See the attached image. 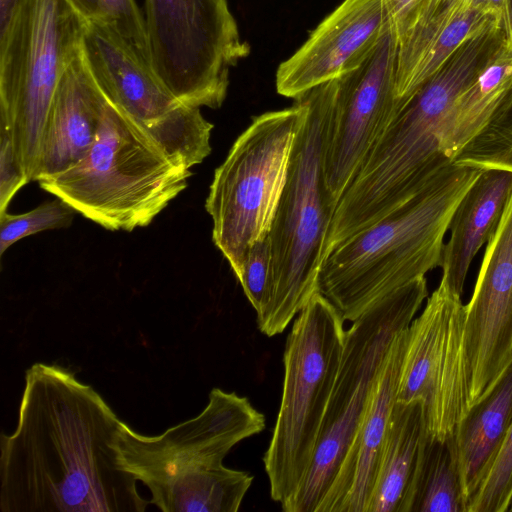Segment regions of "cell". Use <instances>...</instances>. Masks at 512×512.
<instances>
[{"label":"cell","instance_id":"cell-8","mask_svg":"<svg viewBox=\"0 0 512 512\" xmlns=\"http://www.w3.org/2000/svg\"><path fill=\"white\" fill-rule=\"evenodd\" d=\"M427 296L422 276L377 301L346 330L311 468L298 492L281 505L283 511L318 512L354 442L394 339Z\"/></svg>","mask_w":512,"mask_h":512},{"label":"cell","instance_id":"cell-11","mask_svg":"<svg viewBox=\"0 0 512 512\" xmlns=\"http://www.w3.org/2000/svg\"><path fill=\"white\" fill-rule=\"evenodd\" d=\"M149 63L183 104L217 109L250 53L227 0H145Z\"/></svg>","mask_w":512,"mask_h":512},{"label":"cell","instance_id":"cell-29","mask_svg":"<svg viewBox=\"0 0 512 512\" xmlns=\"http://www.w3.org/2000/svg\"><path fill=\"white\" fill-rule=\"evenodd\" d=\"M99 18L113 24L149 62L144 15L135 0H100Z\"/></svg>","mask_w":512,"mask_h":512},{"label":"cell","instance_id":"cell-34","mask_svg":"<svg viewBox=\"0 0 512 512\" xmlns=\"http://www.w3.org/2000/svg\"><path fill=\"white\" fill-rule=\"evenodd\" d=\"M87 19L100 17V0H70Z\"/></svg>","mask_w":512,"mask_h":512},{"label":"cell","instance_id":"cell-5","mask_svg":"<svg viewBox=\"0 0 512 512\" xmlns=\"http://www.w3.org/2000/svg\"><path fill=\"white\" fill-rule=\"evenodd\" d=\"M337 92L338 78L300 96L307 114L267 235L271 252L269 296L264 311L257 316V326L268 337L282 333L318 292L319 272L337 207L323 173Z\"/></svg>","mask_w":512,"mask_h":512},{"label":"cell","instance_id":"cell-6","mask_svg":"<svg viewBox=\"0 0 512 512\" xmlns=\"http://www.w3.org/2000/svg\"><path fill=\"white\" fill-rule=\"evenodd\" d=\"M192 176L131 117L108 101L94 143L40 187L108 230L148 226Z\"/></svg>","mask_w":512,"mask_h":512},{"label":"cell","instance_id":"cell-2","mask_svg":"<svg viewBox=\"0 0 512 512\" xmlns=\"http://www.w3.org/2000/svg\"><path fill=\"white\" fill-rule=\"evenodd\" d=\"M504 39L492 23L471 34L402 106L339 200L326 256L415 196L453 162L441 149L445 119Z\"/></svg>","mask_w":512,"mask_h":512},{"label":"cell","instance_id":"cell-12","mask_svg":"<svg viewBox=\"0 0 512 512\" xmlns=\"http://www.w3.org/2000/svg\"><path fill=\"white\" fill-rule=\"evenodd\" d=\"M81 50L108 101L140 125L174 160L192 168L211 153L213 124L180 102L139 49L102 18L88 19Z\"/></svg>","mask_w":512,"mask_h":512},{"label":"cell","instance_id":"cell-14","mask_svg":"<svg viewBox=\"0 0 512 512\" xmlns=\"http://www.w3.org/2000/svg\"><path fill=\"white\" fill-rule=\"evenodd\" d=\"M398 46L392 24L368 56L338 78L323 159L325 184L336 205L402 108L396 92Z\"/></svg>","mask_w":512,"mask_h":512},{"label":"cell","instance_id":"cell-16","mask_svg":"<svg viewBox=\"0 0 512 512\" xmlns=\"http://www.w3.org/2000/svg\"><path fill=\"white\" fill-rule=\"evenodd\" d=\"M385 0H344L276 71V90L296 99L357 67L392 25Z\"/></svg>","mask_w":512,"mask_h":512},{"label":"cell","instance_id":"cell-27","mask_svg":"<svg viewBox=\"0 0 512 512\" xmlns=\"http://www.w3.org/2000/svg\"><path fill=\"white\" fill-rule=\"evenodd\" d=\"M512 493V423L467 512H506Z\"/></svg>","mask_w":512,"mask_h":512},{"label":"cell","instance_id":"cell-10","mask_svg":"<svg viewBox=\"0 0 512 512\" xmlns=\"http://www.w3.org/2000/svg\"><path fill=\"white\" fill-rule=\"evenodd\" d=\"M87 20L70 0H21L13 26L0 36V121L29 181L54 94L81 50Z\"/></svg>","mask_w":512,"mask_h":512},{"label":"cell","instance_id":"cell-4","mask_svg":"<svg viewBox=\"0 0 512 512\" xmlns=\"http://www.w3.org/2000/svg\"><path fill=\"white\" fill-rule=\"evenodd\" d=\"M481 172L451 162L419 193L327 255L318 292L344 321L441 266L452 216Z\"/></svg>","mask_w":512,"mask_h":512},{"label":"cell","instance_id":"cell-3","mask_svg":"<svg viewBox=\"0 0 512 512\" xmlns=\"http://www.w3.org/2000/svg\"><path fill=\"white\" fill-rule=\"evenodd\" d=\"M264 428L265 416L247 397L213 388L200 414L160 435H142L122 422L121 462L163 512H236L253 477L223 460Z\"/></svg>","mask_w":512,"mask_h":512},{"label":"cell","instance_id":"cell-1","mask_svg":"<svg viewBox=\"0 0 512 512\" xmlns=\"http://www.w3.org/2000/svg\"><path fill=\"white\" fill-rule=\"evenodd\" d=\"M122 420L58 364L25 373L18 422L0 439L2 512H143L150 502L121 462Z\"/></svg>","mask_w":512,"mask_h":512},{"label":"cell","instance_id":"cell-21","mask_svg":"<svg viewBox=\"0 0 512 512\" xmlns=\"http://www.w3.org/2000/svg\"><path fill=\"white\" fill-rule=\"evenodd\" d=\"M495 20L462 0L399 41L396 92L402 106L473 33Z\"/></svg>","mask_w":512,"mask_h":512},{"label":"cell","instance_id":"cell-20","mask_svg":"<svg viewBox=\"0 0 512 512\" xmlns=\"http://www.w3.org/2000/svg\"><path fill=\"white\" fill-rule=\"evenodd\" d=\"M512 423V359L459 421L454 434L466 505L486 478Z\"/></svg>","mask_w":512,"mask_h":512},{"label":"cell","instance_id":"cell-36","mask_svg":"<svg viewBox=\"0 0 512 512\" xmlns=\"http://www.w3.org/2000/svg\"><path fill=\"white\" fill-rule=\"evenodd\" d=\"M512 33V0H511V11H510V32Z\"/></svg>","mask_w":512,"mask_h":512},{"label":"cell","instance_id":"cell-25","mask_svg":"<svg viewBox=\"0 0 512 512\" xmlns=\"http://www.w3.org/2000/svg\"><path fill=\"white\" fill-rule=\"evenodd\" d=\"M458 165L512 172V95L487 126L453 159Z\"/></svg>","mask_w":512,"mask_h":512},{"label":"cell","instance_id":"cell-23","mask_svg":"<svg viewBox=\"0 0 512 512\" xmlns=\"http://www.w3.org/2000/svg\"><path fill=\"white\" fill-rule=\"evenodd\" d=\"M424 430L420 401L393 405L368 512H400Z\"/></svg>","mask_w":512,"mask_h":512},{"label":"cell","instance_id":"cell-13","mask_svg":"<svg viewBox=\"0 0 512 512\" xmlns=\"http://www.w3.org/2000/svg\"><path fill=\"white\" fill-rule=\"evenodd\" d=\"M466 306L440 281L408 327L396 401H420L424 428L445 439L471 406V372L465 346Z\"/></svg>","mask_w":512,"mask_h":512},{"label":"cell","instance_id":"cell-35","mask_svg":"<svg viewBox=\"0 0 512 512\" xmlns=\"http://www.w3.org/2000/svg\"><path fill=\"white\" fill-rule=\"evenodd\" d=\"M506 512H512V493H511L509 501H508Z\"/></svg>","mask_w":512,"mask_h":512},{"label":"cell","instance_id":"cell-19","mask_svg":"<svg viewBox=\"0 0 512 512\" xmlns=\"http://www.w3.org/2000/svg\"><path fill=\"white\" fill-rule=\"evenodd\" d=\"M512 195V172L482 169L460 200L449 224L450 237L442 253V278L461 296L470 265L499 226Z\"/></svg>","mask_w":512,"mask_h":512},{"label":"cell","instance_id":"cell-33","mask_svg":"<svg viewBox=\"0 0 512 512\" xmlns=\"http://www.w3.org/2000/svg\"><path fill=\"white\" fill-rule=\"evenodd\" d=\"M460 1L462 0H421L416 21L412 29L430 22L434 18L451 9Z\"/></svg>","mask_w":512,"mask_h":512},{"label":"cell","instance_id":"cell-15","mask_svg":"<svg viewBox=\"0 0 512 512\" xmlns=\"http://www.w3.org/2000/svg\"><path fill=\"white\" fill-rule=\"evenodd\" d=\"M465 306L472 404L512 359V195L487 242L473 295Z\"/></svg>","mask_w":512,"mask_h":512},{"label":"cell","instance_id":"cell-24","mask_svg":"<svg viewBox=\"0 0 512 512\" xmlns=\"http://www.w3.org/2000/svg\"><path fill=\"white\" fill-rule=\"evenodd\" d=\"M400 512H467L453 435L440 439L424 428Z\"/></svg>","mask_w":512,"mask_h":512},{"label":"cell","instance_id":"cell-18","mask_svg":"<svg viewBox=\"0 0 512 512\" xmlns=\"http://www.w3.org/2000/svg\"><path fill=\"white\" fill-rule=\"evenodd\" d=\"M407 340L408 328L392 343L354 442L318 512H368Z\"/></svg>","mask_w":512,"mask_h":512},{"label":"cell","instance_id":"cell-9","mask_svg":"<svg viewBox=\"0 0 512 512\" xmlns=\"http://www.w3.org/2000/svg\"><path fill=\"white\" fill-rule=\"evenodd\" d=\"M293 106L252 119L215 170L205 208L212 240L235 277L250 247L267 237L289 172L296 137L307 114L298 97Z\"/></svg>","mask_w":512,"mask_h":512},{"label":"cell","instance_id":"cell-17","mask_svg":"<svg viewBox=\"0 0 512 512\" xmlns=\"http://www.w3.org/2000/svg\"><path fill=\"white\" fill-rule=\"evenodd\" d=\"M108 99L93 79L82 50L65 70L43 129L33 181L76 165L95 141Z\"/></svg>","mask_w":512,"mask_h":512},{"label":"cell","instance_id":"cell-28","mask_svg":"<svg viewBox=\"0 0 512 512\" xmlns=\"http://www.w3.org/2000/svg\"><path fill=\"white\" fill-rule=\"evenodd\" d=\"M271 252L268 237L254 243L245 258L238 281L245 296L260 315L268 302Z\"/></svg>","mask_w":512,"mask_h":512},{"label":"cell","instance_id":"cell-7","mask_svg":"<svg viewBox=\"0 0 512 512\" xmlns=\"http://www.w3.org/2000/svg\"><path fill=\"white\" fill-rule=\"evenodd\" d=\"M344 319L321 293L296 316L283 354L281 402L263 463L281 505L304 483L343 354Z\"/></svg>","mask_w":512,"mask_h":512},{"label":"cell","instance_id":"cell-30","mask_svg":"<svg viewBox=\"0 0 512 512\" xmlns=\"http://www.w3.org/2000/svg\"><path fill=\"white\" fill-rule=\"evenodd\" d=\"M28 182L15 153L9 128L0 121V214L6 212L12 198Z\"/></svg>","mask_w":512,"mask_h":512},{"label":"cell","instance_id":"cell-31","mask_svg":"<svg viewBox=\"0 0 512 512\" xmlns=\"http://www.w3.org/2000/svg\"><path fill=\"white\" fill-rule=\"evenodd\" d=\"M399 41L415 24L421 0H385Z\"/></svg>","mask_w":512,"mask_h":512},{"label":"cell","instance_id":"cell-26","mask_svg":"<svg viewBox=\"0 0 512 512\" xmlns=\"http://www.w3.org/2000/svg\"><path fill=\"white\" fill-rule=\"evenodd\" d=\"M75 213L67 202L56 197L22 214H0V254L3 255L22 238L45 230L69 227Z\"/></svg>","mask_w":512,"mask_h":512},{"label":"cell","instance_id":"cell-32","mask_svg":"<svg viewBox=\"0 0 512 512\" xmlns=\"http://www.w3.org/2000/svg\"><path fill=\"white\" fill-rule=\"evenodd\" d=\"M473 6L483 14L501 22L510 32L511 0H471Z\"/></svg>","mask_w":512,"mask_h":512},{"label":"cell","instance_id":"cell-22","mask_svg":"<svg viewBox=\"0 0 512 512\" xmlns=\"http://www.w3.org/2000/svg\"><path fill=\"white\" fill-rule=\"evenodd\" d=\"M512 95V33L457 97L442 129L441 149L451 161L494 118Z\"/></svg>","mask_w":512,"mask_h":512}]
</instances>
